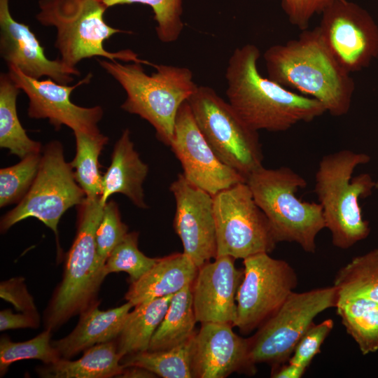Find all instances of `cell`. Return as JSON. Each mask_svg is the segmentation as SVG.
<instances>
[{
  "mask_svg": "<svg viewBox=\"0 0 378 378\" xmlns=\"http://www.w3.org/2000/svg\"><path fill=\"white\" fill-rule=\"evenodd\" d=\"M259 48L253 44L237 48L225 71L228 103L251 129L284 132L327 113L318 100L293 92L259 72Z\"/></svg>",
  "mask_w": 378,
  "mask_h": 378,
  "instance_id": "1",
  "label": "cell"
},
{
  "mask_svg": "<svg viewBox=\"0 0 378 378\" xmlns=\"http://www.w3.org/2000/svg\"><path fill=\"white\" fill-rule=\"evenodd\" d=\"M263 58L272 80L318 100L332 116L349 112L355 82L328 48L317 27L269 47Z\"/></svg>",
  "mask_w": 378,
  "mask_h": 378,
  "instance_id": "2",
  "label": "cell"
},
{
  "mask_svg": "<svg viewBox=\"0 0 378 378\" xmlns=\"http://www.w3.org/2000/svg\"><path fill=\"white\" fill-rule=\"evenodd\" d=\"M370 161L366 153L344 149L323 155L318 163L314 192L326 228L339 248H349L370 234V224L363 218L359 200L372 194L375 181L368 173L353 176L358 166Z\"/></svg>",
  "mask_w": 378,
  "mask_h": 378,
  "instance_id": "3",
  "label": "cell"
},
{
  "mask_svg": "<svg viewBox=\"0 0 378 378\" xmlns=\"http://www.w3.org/2000/svg\"><path fill=\"white\" fill-rule=\"evenodd\" d=\"M97 62L125 91L120 108L148 121L158 139L169 146L177 113L198 86L190 69L154 64L156 71L148 75L141 63L124 64L102 59Z\"/></svg>",
  "mask_w": 378,
  "mask_h": 378,
  "instance_id": "4",
  "label": "cell"
},
{
  "mask_svg": "<svg viewBox=\"0 0 378 378\" xmlns=\"http://www.w3.org/2000/svg\"><path fill=\"white\" fill-rule=\"evenodd\" d=\"M104 206L100 197H86L78 206L76 234L66 258L62 279L44 312L46 330H57L98 302L99 288L106 276L96 244Z\"/></svg>",
  "mask_w": 378,
  "mask_h": 378,
  "instance_id": "5",
  "label": "cell"
},
{
  "mask_svg": "<svg viewBox=\"0 0 378 378\" xmlns=\"http://www.w3.org/2000/svg\"><path fill=\"white\" fill-rule=\"evenodd\" d=\"M253 197L267 218L277 242L298 244L314 253L316 238L326 228L321 204L297 195L307 186L304 178L289 167H260L246 179Z\"/></svg>",
  "mask_w": 378,
  "mask_h": 378,
  "instance_id": "6",
  "label": "cell"
},
{
  "mask_svg": "<svg viewBox=\"0 0 378 378\" xmlns=\"http://www.w3.org/2000/svg\"><path fill=\"white\" fill-rule=\"evenodd\" d=\"M38 7L36 18L42 25L56 29L55 46L66 65L76 68L84 59L101 57L153 66L131 50L110 52L105 49V41L115 34L128 31L106 22L104 13L108 8L102 0H39Z\"/></svg>",
  "mask_w": 378,
  "mask_h": 378,
  "instance_id": "7",
  "label": "cell"
},
{
  "mask_svg": "<svg viewBox=\"0 0 378 378\" xmlns=\"http://www.w3.org/2000/svg\"><path fill=\"white\" fill-rule=\"evenodd\" d=\"M187 102L195 122L217 157L246 179L262 166L258 132L209 86H197Z\"/></svg>",
  "mask_w": 378,
  "mask_h": 378,
  "instance_id": "8",
  "label": "cell"
},
{
  "mask_svg": "<svg viewBox=\"0 0 378 378\" xmlns=\"http://www.w3.org/2000/svg\"><path fill=\"white\" fill-rule=\"evenodd\" d=\"M86 195L77 183L70 162H66L62 144L52 141L43 147L35 180L17 206L4 215L1 233L28 218H35L58 234L62 215L74 206L82 204Z\"/></svg>",
  "mask_w": 378,
  "mask_h": 378,
  "instance_id": "9",
  "label": "cell"
},
{
  "mask_svg": "<svg viewBox=\"0 0 378 378\" xmlns=\"http://www.w3.org/2000/svg\"><path fill=\"white\" fill-rule=\"evenodd\" d=\"M337 302V291L333 285L302 293L293 291L279 309L248 338L252 362L255 365L267 363L273 368L288 362L315 317L335 307Z\"/></svg>",
  "mask_w": 378,
  "mask_h": 378,
  "instance_id": "10",
  "label": "cell"
},
{
  "mask_svg": "<svg viewBox=\"0 0 378 378\" xmlns=\"http://www.w3.org/2000/svg\"><path fill=\"white\" fill-rule=\"evenodd\" d=\"M216 256L245 259L271 253L278 243L265 214L246 182L214 196Z\"/></svg>",
  "mask_w": 378,
  "mask_h": 378,
  "instance_id": "11",
  "label": "cell"
},
{
  "mask_svg": "<svg viewBox=\"0 0 378 378\" xmlns=\"http://www.w3.org/2000/svg\"><path fill=\"white\" fill-rule=\"evenodd\" d=\"M244 276L237 294L234 326L243 334L260 327L282 306L298 285V276L284 260L260 253L244 259Z\"/></svg>",
  "mask_w": 378,
  "mask_h": 378,
  "instance_id": "12",
  "label": "cell"
},
{
  "mask_svg": "<svg viewBox=\"0 0 378 378\" xmlns=\"http://www.w3.org/2000/svg\"><path fill=\"white\" fill-rule=\"evenodd\" d=\"M321 14L317 26L328 48L349 73L363 70L378 57V26L357 4L337 0Z\"/></svg>",
  "mask_w": 378,
  "mask_h": 378,
  "instance_id": "13",
  "label": "cell"
},
{
  "mask_svg": "<svg viewBox=\"0 0 378 378\" xmlns=\"http://www.w3.org/2000/svg\"><path fill=\"white\" fill-rule=\"evenodd\" d=\"M8 68L10 78L29 99V118L48 119L56 130L65 125L73 132H99L98 123L103 117V108L100 106L83 107L71 101V94L76 88L90 83L91 73L76 84L68 85L50 78L40 80L27 76L12 65Z\"/></svg>",
  "mask_w": 378,
  "mask_h": 378,
  "instance_id": "14",
  "label": "cell"
},
{
  "mask_svg": "<svg viewBox=\"0 0 378 378\" xmlns=\"http://www.w3.org/2000/svg\"><path fill=\"white\" fill-rule=\"evenodd\" d=\"M169 146L181 164L184 177L213 196L246 182L242 175L217 157L198 128L187 101L177 113Z\"/></svg>",
  "mask_w": 378,
  "mask_h": 378,
  "instance_id": "15",
  "label": "cell"
},
{
  "mask_svg": "<svg viewBox=\"0 0 378 378\" xmlns=\"http://www.w3.org/2000/svg\"><path fill=\"white\" fill-rule=\"evenodd\" d=\"M176 203L174 227L187 255L199 268L216 257L214 196L182 174L169 187Z\"/></svg>",
  "mask_w": 378,
  "mask_h": 378,
  "instance_id": "16",
  "label": "cell"
},
{
  "mask_svg": "<svg viewBox=\"0 0 378 378\" xmlns=\"http://www.w3.org/2000/svg\"><path fill=\"white\" fill-rule=\"evenodd\" d=\"M201 324L192 344L194 377L225 378L233 372L255 373V365L250 358L248 339L237 335L229 323Z\"/></svg>",
  "mask_w": 378,
  "mask_h": 378,
  "instance_id": "17",
  "label": "cell"
},
{
  "mask_svg": "<svg viewBox=\"0 0 378 378\" xmlns=\"http://www.w3.org/2000/svg\"><path fill=\"white\" fill-rule=\"evenodd\" d=\"M0 55L8 65L36 79L48 76L68 85L74 76L80 74L77 68L66 65L60 58L52 60L46 56L44 48L29 27L13 18L9 0H0Z\"/></svg>",
  "mask_w": 378,
  "mask_h": 378,
  "instance_id": "18",
  "label": "cell"
},
{
  "mask_svg": "<svg viewBox=\"0 0 378 378\" xmlns=\"http://www.w3.org/2000/svg\"><path fill=\"white\" fill-rule=\"evenodd\" d=\"M234 258L216 256L198 268L192 284V304L197 322L225 323L237 320V294L244 276Z\"/></svg>",
  "mask_w": 378,
  "mask_h": 378,
  "instance_id": "19",
  "label": "cell"
},
{
  "mask_svg": "<svg viewBox=\"0 0 378 378\" xmlns=\"http://www.w3.org/2000/svg\"><path fill=\"white\" fill-rule=\"evenodd\" d=\"M97 302L80 314L75 328L66 337L52 341L61 358H69L96 344L115 340L120 335L133 305L127 301L108 310Z\"/></svg>",
  "mask_w": 378,
  "mask_h": 378,
  "instance_id": "20",
  "label": "cell"
},
{
  "mask_svg": "<svg viewBox=\"0 0 378 378\" xmlns=\"http://www.w3.org/2000/svg\"><path fill=\"white\" fill-rule=\"evenodd\" d=\"M148 173V166L140 158L130 130L125 129L114 145L111 164L103 175L101 204L104 206L112 195L121 193L136 206L147 208L143 184Z\"/></svg>",
  "mask_w": 378,
  "mask_h": 378,
  "instance_id": "21",
  "label": "cell"
},
{
  "mask_svg": "<svg viewBox=\"0 0 378 378\" xmlns=\"http://www.w3.org/2000/svg\"><path fill=\"white\" fill-rule=\"evenodd\" d=\"M198 267L183 252L158 258L140 279L131 283L125 298L133 307L174 295L192 284Z\"/></svg>",
  "mask_w": 378,
  "mask_h": 378,
  "instance_id": "22",
  "label": "cell"
},
{
  "mask_svg": "<svg viewBox=\"0 0 378 378\" xmlns=\"http://www.w3.org/2000/svg\"><path fill=\"white\" fill-rule=\"evenodd\" d=\"M83 352L78 360L60 358L38 367L36 371L43 378H111L118 377L123 371L115 340L96 344Z\"/></svg>",
  "mask_w": 378,
  "mask_h": 378,
  "instance_id": "23",
  "label": "cell"
},
{
  "mask_svg": "<svg viewBox=\"0 0 378 378\" xmlns=\"http://www.w3.org/2000/svg\"><path fill=\"white\" fill-rule=\"evenodd\" d=\"M173 295L154 299L134 307L115 339L122 356L148 351L151 339L162 322Z\"/></svg>",
  "mask_w": 378,
  "mask_h": 378,
  "instance_id": "24",
  "label": "cell"
},
{
  "mask_svg": "<svg viewBox=\"0 0 378 378\" xmlns=\"http://www.w3.org/2000/svg\"><path fill=\"white\" fill-rule=\"evenodd\" d=\"M20 89L8 73L0 75V146L20 159L41 153L40 142L31 139L22 126L17 113V97Z\"/></svg>",
  "mask_w": 378,
  "mask_h": 378,
  "instance_id": "25",
  "label": "cell"
},
{
  "mask_svg": "<svg viewBox=\"0 0 378 378\" xmlns=\"http://www.w3.org/2000/svg\"><path fill=\"white\" fill-rule=\"evenodd\" d=\"M197 322L192 284H188L173 295L168 309L151 339L148 350L167 349L188 341L196 334Z\"/></svg>",
  "mask_w": 378,
  "mask_h": 378,
  "instance_id": "26",
  "label": "cell"
},
{
  "mask_svg": "<svg viewBox=\"0 0 378 378\" xmlns=\"http://www.w3.org/2000/svg\"><path fill=\"white\" fill-rule=\"evenodd\" d=\"M335 308L361 353L378 351V302L363 297L346 298L339 300Z\"/></svg>",
  "mask_w": 378,
  "mask_h": 378,
  "instance_id": "27",
  "label": "cell"
},
{
  "mask_svg": "<svg viewBox=\"0 0 378 378\" xmlns=\"http://www.w3.org/2000/svg\"><path fill=\"white\" fill-rule=\"evenodd\" d=\"M76 155L70 162L74 178L86 197H100L103 176L99 170V157L108 138L99 132H74Z\"/></svg>",
  "mask_w": 378,
  "mask_h": 378,
  "instance_id": "28",
  "label": "cell"
},
{
  "mask_svg": "<svg viewBox=\"0 0 378 378\" xmlns=\"http://www.w3.org/2000/svg\"><path fill=\"white\" fill-rule=\"evenodd\" d=\"M338 300L363 297L378 302V248L354 258L337 272Z\"/></svg>",
  "mask_w": 378,
  "mask_h": 378,
  "instance_id": "29",
  "label": "cell"
},
{
  "mask_svg": "<svg viewBox=\"0 0 378 378\" xmlns=\"http://www.w3.org/2000/svg\"><path fill=\"white\" fill-rule=\"evenodd\" d=\"M195 335L188 341L170 349L148 350L125 356L120 363L125 367L139 366L145 368L162 378L194 377L192 352Z\"/></svg>",
  "mask_w": 378,
  "mask_h": 378,
  "instance_id": "30",
  "label": "cell"
},
{
  "mask_svg": "<svg viewBox=\"0 0 378 378\" xmlns=\"http://www.w3.org/2000/svg\"><path fill=\"white\" fill-rule=\"evenodd\" d=\"M52 331L46 330L35 337L20 342L10 340L8 336L0 339V375L4 377L15 362L26 359L40 360L43 364H51L60 356L52 345Z\"/></svg>",
  "mask_w": 378,
  "mask_h": 378,
  "instance_id": "31",
  "label": "cell"
},
{
  "mask_svg": "<svg viewBox=\"0 0 378 378\" xmlns=\"http://www.w3.org/2000/svg\"><path fill=\"white\" fill-rule=\"evenodd\" d=\"M41 153L30 154L15 165L0 169V206L18 204L33 184Z\"/></svg>",
  "mask_w": 378,
  "mask_h": 378,
  "instance_id": "32",
  "label": "cell"
},
{
  "mask_svg": "<svg viewBox=\"0 0 378 378\" xmlns=\"http://www.w3.org/2000/svg\"><path fill=\"white\" fill-rule=\"evenodd\" d=\"M138 237L136 232L127 233L113 249L105 263L106 276L113 272H125L132 283L157 262L158 258L148 257L139 249Z\"/></svg>",
  "mask_w": 378,
  "mask_h": 378,
  "instance_id": "33",
  "label": "cell"
},
{
  "mask_svg": "<svg viewBox=\"0 0 378 378\" xmlns=\"http://www.w3.org/2000/svg\"><path fill=\"white\" fill-rule=\"evenodd\" d=\"M107 8L117 5L141 4L149 6L156 22L158 39L166 43L175 42L180 36L184 23L182 20L183 0H102Z\"/></svg>",
  "mask_w": 378,
  "mask_h": 378,
  "instance_id": "34",
  "label": "cell"
},
{
  "mask_svg": "<svg viewBox=\"0 0 378 378\" xmlns=\"http://www.w3.org/2000/svg\"><path fill=\"white\" fill-rule=\"evenodd\" d=\"M127 230V225L121 220L117 203L108 201L96 230L97 249L102 262L106 263L111 252L128 233Z\"/></svg>",
  "mask_w": 378,
  "mask_h": 378,
  "instance_id": "35",
  "label": "cell"
},
{
  "mask_svg": "<svg viewBox=\"0 0 378 378\" xmlns=\"http://www.w3.org/2000/svg\"><path fill=\"white\" fill-rule=\"evenodd\" d=\"M333 326L331 318L317 324L314 323L298 342L288 362L307 369L315 356L321 352V346Z\"/></svg>",
  "mask_w": 378,
  "mask_h": 378,
  "instance_id": "36",
  "label": "cell"
},
{
  "mask_svg": "<svg viewBox=\"0 0 378 378\" xmlns=\"http://www.w3.org/2000/svg\"><path fill=\"white\" fill-rule=\"evenodd\" d=\"M337 0H281L289 22L301 31L308 29L311 19Z\"/></svg>",
  "mask_w": 378,
  "mask_h": 378,
  "instance_id": "37",
  "label": "cell"
},
{
  "mask_svg": "<svg viewBox=\"0 0 378 378\" xmlns=\"http://www.w3.org/2000/svg\"><path fill=\"white\" fill-rule=\"evenodd\" d=\"M0 296L13 304L16 310L39 317L32 296L29 293L22 277H15L1 282Z\"/></svg>",
  "mask_w": 378,
  "mask_h": 378,
  "instance_id": "38",
  "label": "cell"
},
{
  "mask_svg": "<svg viewBox=\"0 0 378 378\" xmlns=\"http://www.w3.org/2000/svg\"><path fill=\"white\" fill-rule=\"evenodd\" d=\"M40 323V317L21 313L13 314L10 309L1 310L0 312V330L18 328H36Z\"/></svg>",
  "mask_w": 378,
  "mask_h": 378,
  "instance_id": "39",
  "label": "cell"
},
{
  "mask_svg": "<svg viewBox=\"0 0 378 378\" xmlns=\"http://www.w3.org/2000/svg\"><path fill=\"white\" fill-rule=\"evenodd\" d=\"M288 363V364L284 363L273 368L271 377L274 378H300L307 370L302 366Z\"/></svg>",
  "mask_w": 378,
  "mask_h": 378,
  "instance_id": "40",
  "label": "cell"
},
{
  "mask_svg": "<svg viewBox=\"0 0 378 378\" xmlns=\"http://www.w3.org/2000/svg\"><path fill=\"white\" fill-rule=\"evenodd\" d=\"M157 376L152 372L139 366H124L122 372L118 377L125 378H151Z\"/></svg>",
  "mask_w": 378,
  "mask_h": 378,
  "instance_id": "41",
  "label": "cell"
},
{
  "mask_svg": "<svg viewBox=\"0 0 378 378\" xmlns=\"http://www.w3.org/2000/svg\"><path fill=\"white\" fill-rule=\"evenodd\" d=\"M375 189L378 190V179L375 181Z\"/></svg>",
  "mask_w": 378,
  "mask_h": 378,
  "instance_id": "42",
  "label": "cell"
}]
</instances>
